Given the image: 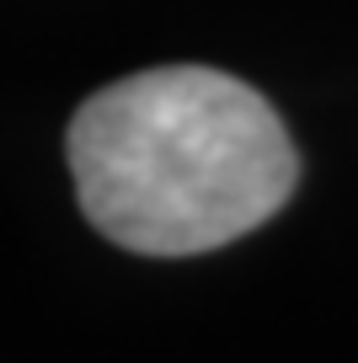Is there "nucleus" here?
Wrapping results in <instances>:
<instances>
[{
  "instance_id": "1",
  "label": "nucleus",
  "mask_w": 358,
  "mask_h": 363,
  "mask_svg": "<svg viewBox=\"0 0 358 363\" xmlns=\"http://www.w3.org/2000/svg\"><path fill=\"white\" fill-rule=\"evenodd\" d=\"M86 219L139 257H198L268 225L300 155L262 91L203 65L112 80L70 123Z\"/></svg>"
}]
</instances>
